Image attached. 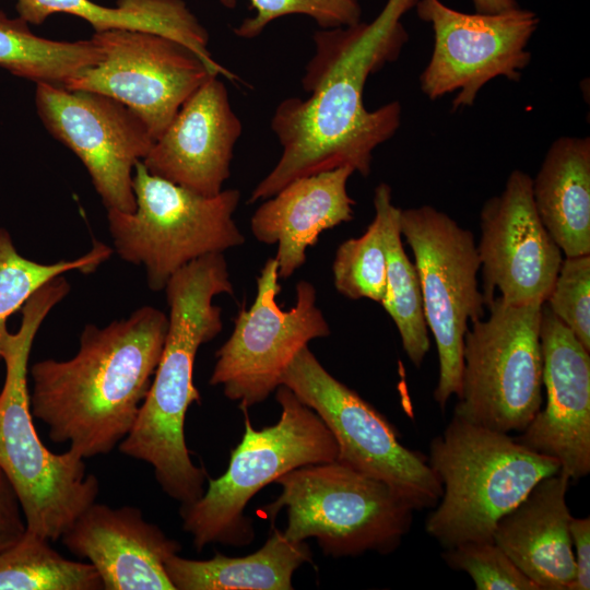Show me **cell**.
Listing matches in <instances>:
<instances>
[{"label": "cell", "instance_id": "25", "mask_svg": "<svg viewBox=\"0 0 590 590\" xmlns=\"http://www.w3.org/2000/svg\"><path fill=\"white\" fill-rule=\"evenodd\" d=\"M373 201L381 221L387 256L386 293L380 304L393 320L409 359L420 368L430 342L417 270L402 245L400 208L393 204L392 190L386 182L375 188Z\"/></svg>", "mask_w": 590, "mask_h": 590}, {"label": "cell", "instance_id": "26", "mask_svg": "<svg viewBox=\"0 0 590 590\" xmlns=\"http://www.w3.org/2000/svg\"><path fill=\"white\" fill-rule=\"evenodd\" d=\"M101 59L102 51L92 37L76 42L44 38L22 17H10L0 10V67L14 75L62 85Z\"/></svg>", "mask_w": 590, "mask_h": 590}, {"label": "cell", "instance_id": "29", "mask_svg": "<svg viewBox=\"0 0 590 590\" xmlns=\"http://www.w3.org/2000/svg\"><path fill=\"white\" fill-rule=\"evenodd\" d=\"M337 291L351 299L381 303L386 293L387 256L382 226L375 213L363 235L343 241L332 264Z\"/></svg>", "mask_w": 590, "mask_h": 590}, {"label": "cell", "instance_id": "31", "mask_svg": "<svg viewBox=\"0 0 590 590\" xmlns=\"http://www.w3.org/2000/svg\"><path fill=\"white\" fill-rule=\"evenodd\" d=\"M441 556L450 568L468 574L476 590H539L494 540L465 542Z\"/></svg>", "mask_w": 590, "mask_h": 590}, {"label": "cell", "instance_id": "17", "mask_svg": "<svg viewBox=\"0 0 590 590\" xmlns=\"http://www.w3.org/2000/svg\"><path fill=\"white\" fill-rule=\"evenodd\" d=\"M540 344L545 404L516 440L579 480L590 473V351L545 304Z\"/></svg>", "mask_w": 590, "mask_h": 590}, {"label": "cell", "instance_id": "32", "mask_svg": "<svg viewBox=\"0 0 590 590\" xmlns=\"http://www.w3.org/2000/svg\"><path fill=\"white\" fill-rule=\"evenodd\" d=\"M544 304L590 351V255L562 261Z\"/></svg>", "mask_w": 590, "mask_h": 590}, {"label": "cell", "instance_id": "34", "mask_svg": "<svg viewBox=\"0 0 590 590\" xmlns=\"http://www.w3.org/2000/svg\"><path fill=\"white\" fill-rule=\"evenodd\" d=\"M575 578L568 590L590 589V517L570 520Z\"/></svg>", "mask_w": 590, "mask_h": 590}, {"label": "cell", "instance_id": "21", "mask_svg": "<svg viewBox=\"0 0 590 590\" xmlns=\"http://www.w3.org/2000/svg\"><path fill=\"white\" fill-rule=\"evenodd\" d=\"M569 482L560 471L542 479L494 529V542L539 590H568L575 578Z\"/></svg>", "mask_w": 590, "mask_h": 590}, {"label": "cell", "instance_id": "33", "mask_svg": "<svg viewBox=\"0 0 590 590\" xmlns=\"http://www.w3.org/2000/svg\"><path fill=\"white\" fill-rule=\"evenodd\" d=\"M26 532V522L17 495L0 469V553L13 546Z\"/></svg>", "mask_w": 590, "mask_h": 590}, {"label": "cell", "instance_id": "5", "mask_svg": "<svg viewBox=\"0 0 590 590\" xmlns=\"http://www.w3.org/2000/svg\"><path fill=\"white\" fill-rule=\"evenodd\" d=\"M428 463L442 494L425 520L426 533L444 548L493 540L498 520L559 463L509 434L452 415L429 445Z\"/></svg>", "mask_w": 590, "mask_h": 590}, {"label": "cell", "instance_id": "8", "mask_svg": "<svg viewBox=\"0 0 590 590\" xmlns=\"http://www.w3.org/2000/svg\"><path fill=\"white\" fill-rule=\"evenodd\" d=\"M131 213L107 210L114 249L126 262L143 266L152 291L165 288L186 264L210 253L240 246L245 237L233 215L237 189L206 197L151 174L137 163Z\"/></svg>", "mask_w": 590, "mask_h": 590}, {"label": "cell", "instance_id": "28", "mask_svg": "<svg viewBox=\"0 0 590 590\" xmlns=\"http://www.w3.org/2000/svg\"><path fill=\"white\" fill-rule=\"evenodd\" d=\"M113 253L107 245L95 241L92 249L73 260L40 263L22 256L5 228H0V361L10 334L7 321L21 310L31 295L57 275L70 271L93 272Z\"/></svg>", "mask_w": 590, "mask_h": 590}, {"label": "cell", "instance_id": "27", "mask_svg": "<svg viewBox=\"0 0 590 590\" xmlns=\"http://www.w3.org/2000/svg\"><path fill=\"white\" fill-rule=\"evenodd\" d=\"M0 590H103L87 562L63 557L50 541L31 531L0 553Z\"/></svg>", "mask_w": 590, "mask_h": 590}, {"label": "cell", "instance_id": "6", "mask_svg": "<svg viewBox=\"0 0 590 590\" xmlns=\"http://www.w3.org/2000/svg\"><path fill=\"white\" fill-rule=\"evenodd\" d=\"M275 397L282 409L279 422L257 430L243 410L245 433L227 470L209 479L198 499L181 505L182 528L198 551L212 543L249 544L253 530L244 510L260 489L293 469L337 459V442L319 415L283 385Z\"/></svg>", "mask_w": 590, "mask_h": 590}, {"label": "cell", "instance_id": "7", "mask_svg": "<svg viewBox=\"0 0 590 590\" xmlns=\"http://www.w3.org/2000/svg\"><path fill=\"white\" fill-rule=\"evenodd\" d=\"M282 492L266 506L270 518L286 510L284 535L316 538L334 557L388 554L412 527L414 508L387 484L337 460L288 471L275 481Z\"/></svg>", "mask_w": 590, "mask_h": 590}, {"label": "cell", "instance_id": "13", "mask_svg": "<svg viewBox=\"0 0 590 590\" xmlns=\"http://www.w3.org/2000/svg\"><path fill=\"white\" fill-rule=\"evenodd\" d=\"M417 16L432 25L434 46L420 75L430 101L456 93L452 110L471 107L491 80L519 82L531 61L528 45L538 30L535 12L520 7L498 13H465L440 0H418Z\"/></svg>", "mask_w": 590, "mask_h": 590}, {"label": "cell", "instance_id": "4", "mask_svg": "<svg viewBox=\"0 0 590 590\" xmlns=\"http://www.w3.org/2000/svg\"><path fill=\"white\" fill-rule=\"evenodd\" d=\"M64 274L49 280L21 308L16 332L1 352L5 378L0 391V469L20 500L26 530L50 542L60 540L96 502L99 482L82 457L50 451L38 436L30 405L28 359L45 318L69 293Z\"/></svg>", "mask_w": 590, "mask_h": 590}, {"label": "cell", "instance_id": "24", "mask_svg": "<svg viewBox=\"0 0 590 590\" xmlns=\"http://www.w3.org/2000/svg\"><path fill=\"white\" fill-rule=\"evenodd\" d=\"M310 559L307 543L291 541L273 529L263 546L247 556L215 553L198 560L175 554L165 570L175 590H291L294 571Z\"/></svg>", "mask_w": 590, "mask_h": 590}, {"label": "cell", "instance_id": "19", "mask_svg": "<svg viewBox=\"0 0 590 590\" xmlns=\"http://www.w3.org/2000/svg\"><path fill=\"white\" fill-rule=\"evenodd\" d=\"M60 540L95 568L103 590H175L165 563L181 546L145 520L138 507L95 502Z\"/></svg>", "mask_w": 590, "mask_h": 590}, {"label": "cell", "instance_id": "15", "mask_svg": "<svg viewBox=\"0 0 590 590\" xmlns=\"http://www.w3.org/2000/svg\"><path fill=\"white\" fill-rule=\"evenodd\" d=\"M92 38L102 59L61 86L119 101L144 121L154 141L185 101L213 75L192 50L162 35L113 30L94 33Z\"/></svg>", "mask_w": 590, "mask_h": 590}, {"label": "cell", "instance_id": "12", "mask_svg": "<svg viewBox=\"0 0 590 590\" xmlns=\"http://www.w3.org/2000/svg\"><path fill=\"white\" fill-rule=\"evenodd\" d=\"M278 263L269 258L257 278V293L249 309H240L232 334L215 353L211 386H221L229 400L247 409L263 402L281 386L284 371L314 339L326 338L330 327L317 307L315 286L296 285V300L281 309Z\"/></svg>", "mask_w": 590, "mask_h": 590}, {"label": "cell", "instance_id": "14", "mask_svg": "<svg viewBox=\"0 0 590 590\" xmlns=\"http://www.w3.org/2000/svg\"><path fill=\"white\" fill-rule=\"evenodd\" d=\"M37 114L50 134L85 166L107 210L131 213L134 167L154 138L129 107L104 94L36 83Z\"/></svg>", "mask_w": 590, "mask_h": 590}, {"label": "cell", "instance_id": "30", "mask_svg": "<svg viewBox=\"0 0 590 590\" xmlns=\"http://www.w3.org/2000/svg\"><path fill=\"white\" fill-rule=\"evenodd\" d=\"M225 8L236 7L238 0H220ZM253 15L234 28L240 38L259 36L274 20L299 14L312 19L320 28L354 25L362 20L361 0H249Z\"/></svg>", "mask_w": 590, "mask_h": 590}, {"label": "cell", "instance_id": "18", "mask_svg": "<svg viewBox=\"0 0 590 590\" xmlns=\"http://www.w3.org/2000/svg\"><path fill=\"white\" fill-rule=\"evenodd\" d=\"M241 131L226 86L211 75L185 101L141 162L157 177L212 197L231 175Z\"/></svg>", "mask_w": 590, "mask_h": 590}, {"label": "cell", "instance_id": "22", "mask_svg": "<svg viewBox=\"0 0 590 590\" xmlns=\"http://www.w3.org/2000/svg\"><path fill=\"white\" fill-rule=\"evenodd\" d=\"M16 10L28 24H42L55 13H67L90 23L94 33L128 30L162 35L192 50L211 74L238 80L213 59L209 33L184 0H117L116 7L91 0H16Z\"/></svg>", "mask_w": 590, "mask_h": 590}, {"label": "cell", "instance_id": "10", "mask_svg": "<svg viewBox=\"0 0 590 590\" xmlns=\"http://www.w3.org/2000/svg\"><path fill=\"white\" fill-rule=\"evenodd\" d=\"M399 222L414 256L426 324L437 346L434 400L444 410L460 392L469 322L485 312L476 243L469 229L432 205L400 209Z\"/></svg>", "mask_w": 590, "mask_h": 590}, {"label": "cell", "instance_id": "2", "mask_svg": "<svg viewBox=\"0 0 590 590\" xmlns=\"http://www.w3.org/2000/svg\"><path fill=\"white\" fill-rule=\"evenodd\" d=\"M168 316L142 306L105 327L87 323L74 356L28 367L33 417L83 459L113 451L132 428L158 365Z\"/></svg>", "mask_w": 590, "mask_h": 590}, {"label": "cell", "instance_id": "16", "mask_svg": "<svg viewBox=\"0 0 590 590\" xmlns=\"http://www.w3.org/2000/svg\"><path fill=\"white\" fill-rule=\"evenodd\" d=\"M476 244L487 305L498 290L510 305H543L563 258L535 209L532 178L514 169L504 190L486 200Z\"/></svg>", "mask_w": 590, "mask_h": 590}, {"label": "cell", "instance_id": "35", "mask_svg": "<svg viewBox=\"0 0 590 590\" xmlns=\"http://www.w3.org/2000/svg\"><path fill=\"white\" fill-rule=\"evenodd\" d=\"M477 13H498L518 8L517 0H472Z\"/></svg>", "mask_w": 590, "mask_h": 590}, {"label": "cell", "instance_id": "11", "mask_svg": "<svg viewBox=\"0 0 590 590\" xmlns=\"http://www.w3.org/2000/svg\"><path fill=\"white\" fill-rule=\"evenodd\" d=\"M281 385L327 425L337 442V461L387 484L415 511L437 505L442 487L427 458L405 447L396 427L328 373L308 346L291 362Z\"/></svg>", "mask_w": 590, "mask_h": 590}, {"label": "cell", "instance_id": "3", "mask_svg": "<svg viewBox=\"0 0 590 590\" xmlns=\"http://www.w3.org/2000/svg\"><path fill=\"white\" fill-rule=\"evenodd\" d=\"M169 307L163 352L135 422L118 445L127 457L153 469L161 488L181 505L203 494L206 473L197 467L185 440V418L201 398L193 384L199 347L223 328L219 294H234L223 253H210L174 273L166 286Z\"/></svg>", "mask_w": 590, "mask_h": 590}, {"label": "cell", "instance_id": "20", "mask_svg": "<svg viewBox=\"0 0 590 590\" xmlns=\"http://www.w3.org/2000/svg\"><path fill=\"white\" fill-rule=\"evenodd\" d=\"M353 173L342 166L298 178L255 211L250 229L258 241L278 245L274 259L280 279H288L306 262L307 248L323 231L353 219L355 201L347 192Z\"/></svg>", "mask_w": 590, "mask_h": 590}, {"label": "cell", "instance_id": "9", "mask_svg": "<svg viewBox=\"0 0 590 590\" xmlns=\"http://www.w3.org/2000/svg\"><path fill=\"white\" fill-rule=\"evenodd\" d=\"M489 316L464 335L453 416L493 430L523 432L543 404L540 321L543 305L515 306L499 296Z\"/></svg>", "mask_w": 590, "mask_h": 590}, {"label": "cell", "instance_id": "23", "mask_svg": "<svg viewBox=\"0 0 590 590\" xmlns=\"http://www.w3.org/2000/svg\"><path fill=\"white\" fill-rule=\"evenodd\" d=\"M536 212L566 257L590 255V138L563 135L532 179Z\"/></svg>", "mask_w": 590, "mask_h": 590}, {"label": "cell", "instance_id": "1", "mask_svg": "<svg viewBox=\"0 0 590 590\" xmlns=\"http://www.w3.org/2000/svg\"><path fill=\"white\" fill-rule=\"evenodd\" d=\"M417 2L387 0L370 22L314 33L315 54L302 79L310 96L285 98L275 108L271 129L282 154L248 203L266 200L298 178L342 166L369 175L373 152L399 129L402 107L392 101L368 110L364 88L371 74L400 56L409 40L402 19Z\"/></svg>", "mask_w": 590, "mask_h": 590}]
</instances>
